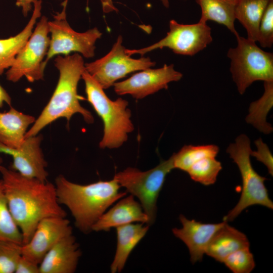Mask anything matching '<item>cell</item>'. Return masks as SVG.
<instances>
[{"mask_svg": "<svg viewBox=\"0 0 273 273\" xmlns=\"http://www.w3.org/2000/svg\"><path fill=\"white\" fill-rule=\"evenodd\" d=\"M0 173L9 209L21 231L23 245L29 241L42 219L66 217L54 184L24 176L2 165Z\"/></svg>", "mask_w": 273, "mask_h": 273, "instance_id": "6da1fadb", "label": "cell"}, {"mask_svg": "<svg viewBox=\"0 0 273 273\" xmlns=\"http://www.w3.org/2000/svg\"><path fill=\"white\" fill-rule=\"evenodd\" d=\"M55 185L59 203L68 209L75 226L85 234L92 231L93 225L108 207L126 194L119 191L121 187L114 178L80 185L59 175Z\"/></svg>", "mask_w": 273, "mask_h": 273, "instance_id": "7a4b0ae2", "label": "cell"}, {"mask_svg": "<svg viewBox=\"0 0 273 273\" xmlns=\"http://www.w3.org/2000/svg\"><path fill=\"white\" fill-rule=\"evenodd\" d=\"M54 61L59 72L57 86L50 101L27 130L25 138L38 134L59 118H64L69 122L77 113L81 115L86 123L94 122L92 113L80 105L77 94L78 83L85 70L82 56L78 53L65 57L59 55Z\"/></svg>", "mask_w": 273, "mask_h": 273, "instance_id": "3957f363", "label": "cell"}, {"mask_svg": "<svg viewBox=\"0 0 273 273\" xmlns=\"http://www.w3.org/2000/svg\"><path fill=\"white\" fill-rule=\"evenodd\" d=\"M81 78L85 83L87 100L103 122L104 133L99 147L119 148L127 140L128 134L134 130L131 111L127 108L128 102L121 98L111 100L85 69Z\"/></svg>", "mask_w": 273, "mask_h": 273, "instance_id": "277c9868", "label": "cell"}, {"mask_svg": "<svg viewBox=\"0 0 273 273\" xmlns=\"http://www.w3.org/2000/svg\"><path fill=\"white\" fill-rule=\"evenodd\" d=\"M251 151L250 139L245 134L238 136L235 142L226 149L227 153L238 167L242 181L241 195L238 203L223 218V221L228 222L235 219L244 209L254 205L273 209V203L264 185L266 178L260 175L252 165Z\"/></svg>", "mask_w": 273, "mask_h": 273, "instance_id": "5b68a950", "label": "cell"}, {"mask_svg": "<svg viewBox=\"0 0 273 273\" xmlns=\"http://www.w3.org/2000/svg\"><path fill=\"white\" fill-rule=\"evenodd\" d=\"M237 46L227 52L230 70L238 92L243 95L256 81H273V54L263 51L256 42L235 36Z\"/></svg>", "mask_w": 273, "mask_h": 273, "instance_id": "8992f818", "label": "cell"}, {"mask_svg": "<svg viewBox=\"0 0 273 273\" xmlns=\"http://www.w3.org/2000/svg\"><path fill=\"white\" fill-rule=\"evenodd\" d=\"M172 158L163 160L153 168L142 171L128 167L116 173L113 177L126 192L136 197L149 218V225L155 222L157 201L166 177L173 169Z\"/></svg>", "mask_w": 273, "mask_h": 273, "instance_id": "52a82bcc", "label": "cell"}, {"mask_svg": "<svg viewBox=\"0 0 273 273\" xmlns=\"http://www.w3.org/2000/svg\"><path fill=\"white\" fill-rule=\"evenodd\" d=\"M68 0L62 4V10L54 16V20L49 22L51 38L49 50L44 61L46 66L48 61L56 55H68L71 52H78L85 58L95 55V43L102 33L97 27L84 32L74 30L66 19Z\"/></svg>", "mask_w": 273, "mask_h": 273, "instance_id": "ba28073f", "label": "cell"}, {"mask_svg": "<svg viewBox=\"0 0 273 273\" xmlns=\"http://www.w3.org/2000/svg\"><path fill=\"white\" fill-rule=\"evenodd\" d=\"M49 33L48 18L43 16L6 72L7 80L16 82L25 77L33 82L43 79L46 68L43 59L50 42Z\"/></svg>", "mask_w": 273, "mask_h": 273, "instance_id": "9c48e42d", "label": "cell"}, {"mask_svg": "<svg viewBox=\"0 0 273 273\" xmlns=\"http://www.w3.org/2000/svg\"><path fill=\"white\" fill-rule=\"evenodd\" d=\"M169 30L159 41L140 49H125L129 56L135 54L143 56L154 50L164 48L171 49L176 54L194 56L206 48L212 41L211 28L198 21L192 24H180L175 20L169 23Z\"/></svg>", "mask_w": 273, "mask_h": 273, "instance_id": "30bf717a", "label": "cell"}, {"mask_svg": "<svg viewBox=\"0 0 273 273\" xmlns=\"http://www.w3.org/2000/svg\"><path fill=\"white\" fill-rule=\"evenodd\" d=\"M122 37L119 35L110 51L103 57L84 64L85 70L104 89L117 80L136 71L150 68L156 64L149 57L133 59L125 53Z\"/></svg>", "mask_w": 273, "mask_h": 273, "instance_id": "8fae6325", "label": "cell"}, {"mask_svg": "<svg viewBox=\"0 0 273 273\" xmlns=\"http://www.w3.org/2000/svg\"><path fill=\"white\" fill-rule=\"evenodd\" d=\"M182 77L183 74L174 69L173 64H164L159 68L141 70L113 86L118 95L128 94L136 99H142L160 89H167L169 83L179 81Z\"/></svg>", "mask_w": 273, "mask_h": 273, "instance_id": "7c38bea8", "label": "cell"}, {"mask_svg": "<svg viewBox=\"0 0 273 273\" xmlns=\"http://www.w3.org/2000/svg\"><path fill=\"white\" fill-rule=\"evenodd\" d=\"M72 234V228L66 217L43 218L37 224L29 241L22 245V256L39 264L57 242Z\"/></svg>", "mask_w": 273, "mask_h": 273, "instance_id": "4fadbf2b", "label": "cell"}, {"mask_svg": "<svg viewBox=\"0 0 273 273\" xmlns=\"http://www.w3.org/2000/svg\"><path fill=\"white\" fill-rule=\"evenodd\" d=\"M42 140V135L39 134L26 138L22 146L15 149L0 144V153L12 157L11 169L24 176L46 181L49 173L46 170L47 162L40 147ZM1 162L0 158V164Z\"/></svg>", "mask_w": 273, "mask_h": 273, "instance_id": "5bb4252c", "label": "cell"}, {"mask_svg": "<svg viewBox=\"0 0 273 273\" xmlns=\"http://www.w3.org/2000/svg\"><path fill=\"white\" fill-rule=\"evenodd\" d=\"M179 219L183 226L180 229L173 228V235L188 248L192 263L201 261L211 239L225 221L205 223L194 219L189 220L183 214L179 215Z\"/></svg>", "mask_w": 273, "mask_h": 273, "instance_id": "9a60e30c", "label": "cell"}, {"mask_svg": "<svg viewBox=\"0 0 273 273\" xmlns=\"http://www.w3.org/2000/svg\"><path fill=\"white\" fill-rule=\"evenodd\" d=\"M81 252L72 234L57 242L44 255L39 264V273H73Z\"/></svg>", "mask_w": 273, "mask_h": 273, "instance_id": "2e32d148", "label": "cell"}, {"mask_svg": "<svg viewBox=\"0 0 273 273\" xmlns=\"http://www.w3.org/2000/svg\"><path fill=\"white\" fill-rule=\"evenodd\" d=\"M134 222L149 225V218L141 204L131 195L105 212L92 226V231H109L112 228Z\"/></svg>", "mask_w": 273, "mask_h": 273, "instance_id": "e0dca14e", "label": "cell"}, {"mask_svg": "<svg viewBox=\"0 0 273 273\" xmlns=\"http://www.w3.org/2000/svg\"><path fill=\"white\" fill-rule=\"evenodd\" d=\"M35 120L33 116L12 107L8 111L0 112V144L11 149L20 148L28 128Z\"/></svg>", "mask_w": 273, "mask_h": 273, "instance_id": "ac0fdd59", "label": "cell"}, {"mask_svg": "<svg viewBox=\"0 0 273 273\" xmlns=\"http://www.w3.org/2000/svg\"><path fill=\"white\" fill-rule=\"evenodd\" d=\"M149 226L147 224L138 222L116 228L117 247L110 266L111 272L121 271L130 253L145 236Z\"/></svg>", "mask_w": 273, "mask_h": 273, "instance_id": "d6986e66", "label": "cell"}, {"mask_svg": "<svg viewBox=\"0 0 273 273\" xmlns=\"http://www.w3.org/2000/svg\"><path fill=\"white\" fill-rule=\"evenodd\" d=\"M248 247L250 243L247 236L225 221L211 239L205 254L222 263L232 253Z\"/></svg>", "mask_w": 273, "mask_h": 273, "instance_id": "ffe728a7", "label": "cell"}, {"mask_svg": "<svg viewBox=\"0 0 273 273\" xmlns=\"http://www.w3.org/2000/svg\"><path fill=\"white\" fill-rule=\"evenodd\" d=\"M41 0H35L32 16L25 28L17 35L0 39V75L9 68L32 33L37 19L41 16Z\"/></svg>", "mask_w": 273, "mask_h": 273, "instance_id": "44dd1931", "label": "cell"}, {"mask_svg": "<svg viewBox=\"0 0 273 273\" xmlns=\"http://www.w3.org/2000/svg\"><path fill=\"white\" fill-rule=\"evenodd\" d=\"M201 8L199 22L213 21L225 26L235 36L239 33L235 26V9L237 0H195Z\"/></svg>", "mask_w": 273, "mask_h": 273, "instance_id": "7402d4cb", "label": "cell"}, {"mask_svg": "<svg viewBox=\"0 0 273 273\" xmlns=\"http://www.w3.org/2000/svg\"><path fill=\"white\" fill-rule=\"evenodd\" d=\"M270 0H237L235 16L246 29L247 38L257 42L258 28Z\"/></svg>", "mask_w": 273, "mask_h": 273, "instance_id": "603a6c76", "label": "cell"}, {"mask_svg": "<svg viewBox=\"0 0 273 273\" xmlns=\"http://www.w3.org/2000/svg\"><path fill=\"white\" fill-rule=\"evenodd\" d=\"M263 82V94L258 100L250 104L246 121L260 132L269 134L272 132L273 128L267 122L266 117L273 106V81Z\"/></svg>", "mask_w": 273, "mask_h": 273, "instance_id": "cb8c5ba5", "label": "cell"}, {"mask_svg": "<svg viewBox=\"0 0 273 273\" xmlns=\"http://www.w3.org/2000/svg\"><path fill=\"white\" fill-rule=\"evenodd\" d=\"M219 150L218 147L214 145H185L171 156L173 168L187 172L193 164L200 159L207 157H216Z\"/></svg>", "mask_w": 273, "mask_h": 273, "instance_id": "d4e9b609", "label": "cell"}, {"mask_svg": "<svg viewBox=\"0 0 273 273\" xmlns=\"http://www.w3.org/2000/svg\"><path fill=\"white\" fill-rule=\"evenodd\" d=\"M221 169V164L215 157H207L193 164L187 172L194 181L209 186L215 183Z\"/></svg>", "mask_w": 273, "mask_h": 273, "instance_id": "484cf974", "label": "cell"}, {"mask_svg": "<svg viewBox=\"0 0 273 273\" xmlns=\"http://www.w3.org/2000/svg\"><path fill=\"white\" fill-rule=\"evenodd\" d=\"M0 240L23 245L22 234L9 209L2 179H0Z\"/></svg>", "mask_w": 273, "mask_h": 273, "instance_id": "4316f807", "label": "cell"}, {"mask_svg": "<svg viewBox=\"0 0 273 273\" xmlns=\"http://www.w3.org/2000/svg\"><path fill=\"white\" fill-rule=\"evenodd\" d=\"M234 273H250L255 266L249 247L240 249L226 256L222 262Z\"/></svg>", "mask_w": 273, "mask_h": 273, "instance_id": "83f0119b", "label": "cell"}, {"mask_svg": "<svg viewBox=\"0 0 273 273\" xmlns=\"http://www.w3.org/2000/svg\"><path fill=\"white\" fill-rule=\"evenodd\" d=\"M22 245L12 241L0 240V273H15L22 255Z\"/></svg>", "mask_w": 273, "mask_h": 273, "instance_id": "f1b7e54d", "label": "cell"}, {"mask_svg": "<svg viewBox=\"0 0 273 273\" xmlns=\"http://www.w3.org/2000/svg\"><path fill=\"white\" fill-rule=\"evenodd\" d=\"M257 41L264 48H270L273 44V0L268 3L260 20Z\"/></svg>", "mask_w": 273, "mask_h": 273, "instance_id": "f546056e", "label": "cell"}, {"mask_svg": "<svg viewBox=\"0 0 273 273\" xmlns=\"http://www.w3.org/2000/svg\"><path fill=\"white\" fill-rule=\"evenodd\" d=\"M257 148L256 151H251V156L262 162L266 167L270 175H273V157L267 145L261 138L254 141Z\"/></svg>", "mask_w": 273, "mask_h": 273, "instance_id": "4dcf8cb0", "label": "cell"}, {"mask_svg": "<svg viewBox=\"0 0 273 273\" xmlns=\"http://www.w3.org/2000/svg\"><path fill=\"white\" fill-rule=\"evenodd\" d=\"M15 273H39V264L21 255L17 262Z\"/></svg>", "mask_w": 273, "mask_h": 273, "instance_id": "1f68e13d", "label": "cell"}, {"mask_svg": "<svg viewBox=\"0 0 273 273\" xmlns=\"http://www.w3.org/2000/svg\"><path fill=\"white\" fill-rule=\"evenodd\" d=\"M100 1L104 13H109L114 11L116 12L118 11V9L114 6L112 0H100ZM161 1L165 8L169 7V0H161Z\"/></svg>", "mask_w": 273, "mask_h": 273, "instance_id": "d6a6232c", "label": "cell"}, {"mask_svg": "<svg viewBox=\"0 0 273 273\" xmlns=\"http://www.w3.org/2000/svg\"><path fill=\"white\" fill-rule=\"evenodd\" d=\"M35 0H16V5L21 7L24 16H27L29 12L32 9L33 3Z\"/></svg>", "mask_w": 273, "mask_h": 273, "instance_id": "836d02e7", "label": "cell"}, {"mask_svg": "<svg viewBox=\"0 0 273 273\" xmlns=\"http://www.w3.org/2000/svg\"><path fill=\"white\" fill-rule=\"evenodd\" d=\"M11 97L0 84V108L2 107L5 103L11 106Z\"/></svg>", "mask_w": 273, "mask_h": 273, "instance_id": "e575fe53", "label": "cell"}]
</instances>
